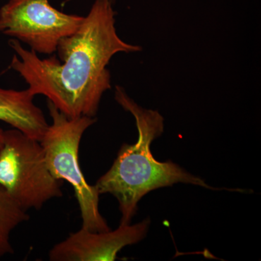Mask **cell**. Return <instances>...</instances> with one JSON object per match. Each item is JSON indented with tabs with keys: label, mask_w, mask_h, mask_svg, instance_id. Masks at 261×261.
I'll return each mask as SVG.
<instances>
[{
	"label": "cell",
	"mask_w": 261,
	"mask_h": 261,
	"mask_svg": "<svg viewBox=\"0 0 261 261\" xmlns=\"http://www.w3.org/2000/svg\"><path fill=\"white\" fill-rule=\"evenodd\" d=\"M115 99L135 118L138 140L133 145H122L112 166L97 180L95 187L99 195L111 194L116 197L121 214L120 224H130L138 210L139 202L152 190L178 183L220 190L172 161L160 162L154 159L150 145L164 130L161 113L141 107L120 86L116 87Z\"/></svg>",
	"instance_id": "2"
},
{
	"label": "cell",
	"mask_w": 261,
	"mask_h": 261,
	"mask_svg": "<svg viewBox=\"0 0 261 261\" xmlns=\"http://www.w3.org/2000/svg\"><path fill=\"white\" fill-rule=\"evenodd\" d=\"M61 181L51 174L40 141L15 128L5 130L0 149V186L23 210H39L63 196Z\"/></svg>",
	"instance_id": "4"
},
{
	"label": "cell",
	"mask_w": 261,
	"mask_h": 261,
	"mask_svg": "<svg viewBox=\"0 0 261 261\" xmlns=\"http://www.w3.org/2000/svg\"><path fill=\"white\" fill-rule=\"evenodd\" d=\"M150 219L138 224L119 225L114 231H92L82 227L49 252L51 261H113L123 247L142 241L148 232Z\"/></svg>",
	"instance_id": "6"
},
{
	"label": "cell",
	"mask_w": 261,
	"mask_h": 261,
	"mask_svg": "<svg viewBox=\"0 0 261 261\" xmlns=\"http://www.w3.org/2000/svg\"><path fill=\"white\" fill-rule=\"evenodd\" d=\"M84 19L56 9L49 0H9L0 8V33L25 43L37 54L51 55Z\"/></svg>",
	"instance_id": "5"
},
{
	"label": "cell",
	"mask_w": 261,
	"mask_h": 261,
	"mask_svg": "<svg viewBox=\"0 0 261 261\" xmlns=\"http://www.w3.org/2000/svg\"><path fill=\"white\" fill-rule=\"evenodd\" d=\"M4 132L5 130L3 128H0V149H1L2 145L3 144V140H4Z\"/></svg>",
	"instance_id": "9"
},
{
	"label": "cell",
	"mask_w": 261,
	"mask_h": 261,
	"mask_svg": "<svg viewBox=\"0 0 261 261\" xmlns=\"http://www.w3.org/2000/svg\"><path fill=\"white\" fill-rule=\"evenodd\" d=\"M47 108L51 123L44 132L41 145L53 176L65 180L74 190L82 219V226L92 231L111 230L99 210L97 187L90 185L80 167V146L84 132L97 121L92 117L69 118L49 100Z\"/></svg>",
	"instance_id": "3"
},
{
	"label": "cell",
	"mask_w": 261,
	"mask_h": 261,
	"mask_svg": "<svg viewBox=\"0 0 261 261\" xmlns=\"http://www.w3.org/2000/svg\"><path fill=\"white\" fill-rule=\"evenodd\" d=\"M115 15L112 0H95L80 28L60 41L58 59L55 56L41 59L19 41L10 39L15 53L10 67L34 96H45L65 116L94 118L103 94L111 88L107 66L113 57L142 50L119 37Z\"/></svg>",
	"instance_id": "1"
},
{
	"label": "cell",
	"mask_w": 261,
	"mask_h": 261,
	"mask_svg": "<svg viewBox=\"0 0 261 261\" xmlns=\"http://www.w3.org/2000/svg\"><path fill=\"white\" fill-rule=\"evenodd\" d=\"M34 97L29 89L19 91L0 87V121L40 141L49 124L42 110L34 104Z\"/></svg>",
	"instance_id": "7"
},
{
	"label": "cell",
	"mask_w": 261,
	"mask_h": 261,
	"mask_svg": "<svg viewBox=\"0 0 261 261\" xmlns=\"http://www.w3.org/2000/svg\"><path fill=\"white\" fill-rule=\"evenodd\" d=\"M27 212L0 186V259L14 252L10 234L18 225L28 221Z\"/></svg>",
	"instance_id": "8"
}]
</instances>
